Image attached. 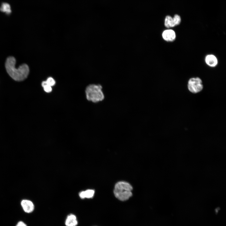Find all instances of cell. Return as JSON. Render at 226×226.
<instances>
[{"label":"cell","instance_id":"obj_1","mask_svg":"<svg viewBox=\"0 0 226 226\" xmlns=\"http://www.w3.org/2000/svg\"><path fill=\"white\" fill-rule=\"evenodd\" d=\"M16 60L13 56H9L7 59L5 67L8 75L14 80L20 81L26 78L29 73L28 65L23 64L18 68L15 67Z\"/></svg>","mask_w":226,"mask_h":226},{"label":"cell","instance_id":"obj_2","mask_svg":"<svg viewBox=\"0 0 226 226\" xmlns=\"http://www.w3.org/2000/svg\"><path fill=\"white\" fill-rule=\"evenodd\" d=\"M132 187L127 182L120 181L115 185L114 193L115 197L121 201L128 199L132 195Z\"/></svg>","mask_w":226,"mask_h":226},{"label":"cell","instance_id":"obj_3","mask_svg":"<svg viewBox=\"0 0 226 226\" xmlns=\"http://www.w3.org/2000/svg\"><path fill=\"white\" fill-rule=\"evenodd\" d=\"M87 99L94 103L103 101L105 99L102 87L100 85L91 84L88 85L85 90Z\"/></svg>","mask_w":226,"mask_h":226},{"label":"cell","instance_id":"obj_4","mask_svg":"<svg viewBox=\"0 0 226 226\" xmlns=\"http://www.w3.org/2000/svg\"><path fill=\"white\" fill-rule=\"evenodd\" d=\"M187 88L192 93L200 92L203 88L202 79L198 77L191 78L188 82Z\"/></svg>","mask_w":226,"mask_h":226},{"label":"cell","instance_id":"obj_5","mask_svg":"<svg viewBox=\"0 0 226 226\" xmlns=\"http://www.w3.org/2000/svg\"><path fill=\"white\" fill-rule=\"evenodd\" d=\"M162 35L164 40L169 42L174 41L176 38V35L175 31L170 29L164 30L162 33Z\"/></svg>","mask_w":226,"mask_h":226},{"label":"cell","instance_id":"obj_6","mask_svg":"<svg viewBox=\"0 0 226 226\" xmlns=\"http://www.w3.org/2000/svg\"><path fill=\"white\" fill-rule=\"evenodd\" d=\"M21 205L24 211L27 213L32 212L34 209V205L30 200L24 199L21 202Z\"/></svg>","mask_w":226,"mask_h":226},{"label":"cell","instance_id":"obj_7","mask_svg":"<svg viewBox=\"0 0 226 226\" xmlns=\"http://www.w3.org/2000/svg\"><path fill=\"white\" fill-rule=\"evenodd\" d=\"M206 64L211 67H215L218 64V60L216 57L213 54L207 55L205 59Z\"/></svg>","mask_w":226,"mask_h":226},{"label":"cell","instance_id":"obj_8","mask_svg":"<svg viewBox=\"0 0 226 226\" xmlns=\"http://www.w3.org/2000/svg\"><path fill=\"white\" fill-rule=\"evenodd\" d=\"M66 226H76L78 224L76 217L73 214H70L67 216L65 222Z\"/></svg>","mask_w":226,"mask_h":226},{"label":"cell","instance_id":"obj_9","mask_svg":"<svg viewBox=\"0 0 226 226\" xmlns=\"http://www.w3.org/2000/svg\"><path fill=\"white\" fill-rule=\"evenodd\" d=\"M164 25L168 29L176 26L173 18L170 15L166 16L164 19Z\"/></svg>","mask_w":226,"mask_h":226},{"label":"cell","instance_id":"obj_10","mask_svg":"<svg viewBox=\"0 0 226 226\" xmlns=\"http://www.w3.org/2000/svg\"><path fill=\"white\" fill-rule=\"evenodd\" d=\"M0 10L3 12L9 14L11 12V8L9 4L7 3H3L0 7Z\"/></svg>","mask_w":226,"mask_h":226},{"label":"cell","instance_id":"obj_11","mask_svg":"<svg viewBox=\"0 0 226 226\" xmlns=\"http://www.w3.org/2000/svg\"><path fill=\"white\" fill-rule=\"evenodd\" d=\"M41 85L44 90L46 93H50L52 90V87L49 85L46 81H43L41 83Z\"/></svg>","mask_w":226,"mask_h":226},{"label":"cell","instance_id":"obj_12","mask_svg":"<svg viewBox=\"0 0 226 226\" xmlns=\"http://www.w3.org/2000/svg\"><path fill=\"white\" fill-rule=\"evenodd\" d=\"M84 198H90L93 197L94 195V191L93 190H88L83 191Z\"/></svg>","mask_w":226,"mask_h":226},{"label":"cell","instance_id":"obj_13","mask_svg":"<svg viewBox=\"0 0 226 226\" xmlns=\"http://www.w3.org/2000/svg\"><path fill=\"white\" fill-rule=\"evenodd\" d=\"M46 81V83L51 87L54 85L55 84L56 82L55 80L51 77L48 78Z\"/></svg>","mask_w":226,"mask_h":226},{"label":"cell","instance_id":"obj_14","mask_svg":"<svg viewBox=\"0 0 226 226\" xmlns=\"http://www.w3.org/2000/svg\"><path fill=\"white\" fill-rule=\"evenodd\" d=\"M173 19H174L176 26L179 25L181 23V17L179 15L175 14Z\"/></svg>","mask_w":226,"mask_h":226},{"label":"cell","instance_id":"obj_15","mask_svg":"<svg viewBox=\"0 0 226 226\" xmlns=\"http://www.w3.org/2000/svg\"><path fill=\"white\" fill-rule=\"evenodd\" d=\"M16 226H27L25 223L22 221L19 222Z\"/></svg>","mask_w":226,"mask_h":226}]
</instances>
